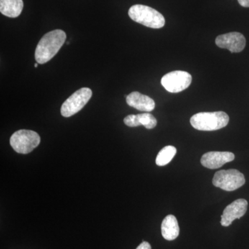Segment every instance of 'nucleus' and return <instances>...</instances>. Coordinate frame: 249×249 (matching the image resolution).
<instances>
[{
    "mask_svg": "<svg viewBox=\"0 0 249 249\" xmlns=\"http://www.w3.org/2000/svg\"><path fill=\"white\" fill-rule=\"evenodd\" d=\"M235 155L230 152H209L204 154L201 159V163L205 168L217 169L225 163L232 161Z\"/></svg>",
    "mask_w": 249,
    "mask_h": 249,
    "instance_id": "obj_10",
    "label": "nucleus"
},
{
    "mask_svg": "<svg viewBox=\"0 0 249 249\" xmlns=\"http://www.w3.org/2000/svg\"><path fill=\"white\" fill-rule=\"evenodd\" d=\"M22 0H0V12L9 18H17L22 13Z\"/></svg>",
    "mask_w": 249,
    "mask_h": 249,
    "instance_id": "obj_14",
    "label": "nucleus"
},
{
    "mask_svg": "<svg viewBox=\"0 0 249 249\" xmlns=\"http://www.w3.org/2000/svg\"><path fill=\"white\" fill-rule=\"evenodd\" d=\"M248 208V202L245 199H239L229 204L224 210L221 217V225L227 227L236 219L245 215Z\"/></svg>",
    "mask_w": 249,
    "mask_h": 249,
    "instance_id": "obj_9",
    "label": "nucleus"
},
{
    "mask_svg": "<svg viewBox=\"0 0 249 249\" xmlns=\"http://www.w3.org/2000/svg\"><path fill=\"white\" fill-rule=\"evenodd\" d=\"M161 234L166 240H175L179 235L178 219L173 214L166 216L161 224Z\"/></svg>",
    "mask_w": 249,
    "mask_h": 249,
    "instance_id": "obj_13",
    "label": "nucleus"
},
{
    "mask_svg": "<svg viewBox=\"0 0 249 249\" xmlns=\"http://www.w3.org/2000/svg\"><path fill=\"white\" fill-rule=\"evenodd\" d=\"M127 105L139 111L150 112L155 109V103L152 98L138 91H134L126 97Z\"/></svg>",
    "mask_w": 249,
    "mask_h": 249,
    "instance_id": "obj_11",
    "label": "nucleus"
},
{
    "mask_svg": "<svg viewBox=\"0 0 249 249\" xmlns=\"http://www.w3.org/2000/svg\"><path fill=\"white\" fill-rule=\"evenodd\" d=\"M92 96V91L88 88L77 90L62 104L61 114L64 117H70L74 115L85 107Z\"/></svg>",
    "mask_w": 249,
    "mask_h": 249,
    "instance_id": "obj_6",
    "label": "nucleus"
},
{
    "mask_svg": "<svg viewBox=\"0 0 249 249\" xmlns=\"http://www.w3.org/2000/svg\"><path fill=\"white\" fill-rule=\"evenodd\" d=\"M177 153L176 147L168 145L162 149L156 159V163L159 166H164L168 164Z\"/></svg>",
    "mask_w": 249,
    "mask_h": 249,
    "instance_id": "obj_15",
    "label": "nucleus"
},
{
    "mask_svg": "<svg viewBox=\"0 0 249 249\" xmlns=\"http://www.w3.org/2000/svg\"><path fill=\"white\" fill-rule=\"evenodd\" d=\"M124 124L128 127H134L143 125L145 128L151 129L155 128L157 121L155 116L147 112L137 115L126 116L124 119Z\"/></svg>",
    "mask_w": 249,
    "mask_h": 249,
    "instance_id": "obj_12",
    "label": "nucleus"
},
{
    "mask_svg": "<svg viewBox=\"0 0 249 249\" xmlns=\"http://www.w3.org/2000/svg\"><path fill=\"white\" fill-rule=\"evenodd\" d=\"M40 142V137L37 132L28 129H20L15 132L11 139L10 144L13 149L19 154L30 153Z\"/></svg>",
    "mask_w": 249,
    "mask_h": 249,
    "instance_id": "obj_4",
    "label": "nucleus"
},
{
    "mask_svg": "<svg viewBox=\"0 0 249 249\" xmlns=\"http://www.w3.org/2000/svg\"><path fill=\"white\" fill-rule=\"evenodd\" d=\"M192 83V76L183 71H174L161 78V85L170 93H178L186 89Z\"/></svg>",
    "mask_w": 249,
    "mask_h": 249,
    "instance_id": "obj_7",
    "label": "nucleus"
},
{
    "mask_svg": "<svg viewBox=\"0 0 249 249\" xmlns=\"http://www.w3.org/2000/svg\"><path fill=\"white\" fill-rule=\"evenodd\" d=\"M65 31L56 29L46 34L36 47L35 58L38 64L49 62L58 53L66 40Z\"/></svg>",
    "mask_w": 249,
    "mask_h": 249,
    "instance_id": "obj_1",
    "label": "nucleus"
},
{
    "mask_svg": "<svg viewBox=\"0 0 249 249\" xmlns=\"http://www.w3.org/2000/svg\"><path fill=\"white\" fill-rule=\"evenodd\" d=\"M128 14L134 22L152 29H160L164 27L165 24L163 15L145 5H134L129 9Z\"/></svg>",
    "mask_w": 249,
    "mask_h": 249,
    "instance_id": "obj_3",
    "label": "nucleus"
},
{
    "mask_svg": "<svg viewBox=\"0 0 249 249\" xmlns=\"http://www.w3.org/2000/svg\"><path fill=\"white\" fill-rule=\"evenodd\" d=\"M238 2L243 7H249V0H238Z\"/></svg>",
    "mask_w": 249,
    "mask_h": 249,
    "instance_id": "obj_17",
    "label": "nucleus"
},
{
    "mask_svg": "<svg viewBox=\"0 0 249 249\" xmlns=\"http://www.w3.org/2000/svg\"><path fill=\"white\" fill-rule=\"evenodd\" d=\"M213 183L224 191H233L245 184V178L237 170H220L214 174Z\"/></svg>",
    "mask_w": 249,
    "mask_h": 249,
    "instance_id": "obj_5",
    "label": "nucleus"
},
{
    "mask_svg": "<svg viewBox=\"0 0 249 249\" xmlns=\"http://www.w3.org/2000/svg\"><path fill=\"white\" fill-rule=\"evenodd\" d=\"M34 67H35L36 68H37V67H38V63H36L35 65H34Z\"/></svg>",
    "mask_w": 249,
    "mask_h": 249,
    "instance_id": "obj_18",
    "label": "nucleus"
},
{
    "mask_svg": "<svg viewBox=\"0 0 249 249\" xmlns=\"http://www.w3.org/2000/svg\"><path fill=\"white\" fill-rule=\"evenodd\" d=\"M136 249H152L151 245L147 242H142Z\"/></svg>",
    "mask_w": 249,
    "mask_h": 249,
    "instance_id": "obj_16",
    "label": "nucleus"
},
{
    "mask_svg": "<svg viewBox=\"0 0 249 249\" xmlns=\"http://www.w3.org/2000/svg\"><path fill=\"white\" fill-rule=\"evenodd\" d=\"M229 122V116L224 111L199 112L191 119L192 126L200 131L218 130L226 127Z\"/></svg>",
    "mask_w": 249,
    "mask_h": 249,
    "instance_id": "obj_2",
    "label": "nucleus"
},
{
    "mask_svg": "<svg viewBox=\"0 0 249 249\" xmlns=\"http://www.w3.org/2000/svg\"><path fill=\"white\" fill-rule=\"evenodd\" d=\"M215 43L219 48L229 49L231 53H239L245 49L246 39L240 33H228L217 36Z\"/></svg>",
    "mask_w": 249,
    "mask_h": 249,
    "instance_id": "obj_8",
    "label": "nucleus"
}]
</instances>
